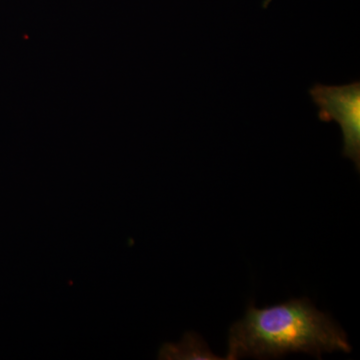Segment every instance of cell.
Returning a JSON list of instances; mask_svg holds the SVG:
<instances>
[{"label": "cell", "instance_id": "obj_1", "mask_svg": "<svg viewBox=\"0 0 360 360\" xmlns=\"http://www.w3.org/2000/svg\"><path fill=\"white\" fill-rule=\"evenodd\" d=\"M352 348L343 329L328 314L307 298H298L260 309L251 302L245 316L229 329L224 359H279L291 352L321 359L323 354H349Z\"/></svg>", "mask_w": 360, "mask_h": 360}, {"label": "cell", "instance_id": "obj_3", "mask_svg": "<svg viewBox=\"0 0 360 360\" xmlns=\"http://www.w3.org/2000/svg\"><path fill=\"white\" fill-rule=\"evenodd\" d=\"M158 359L167 360H220L213 354L205 340L198 333H187L179 343H165Z\"/></svg>", "mask_w": 360, "mask_h": 360}, {"label": "cell", "instance_id": "obj_2", "mask_svg": "<svg viewBox=\"0 0 360 360\" xmlns=\"http://www.w3.org/2000/svg\"><path fill=\"white\" fill-rule=\"evenodd\" d=\"M312 101L319 108L321 122H335L343 135L342 155L354 161L360 172V82L349 84H316L309 89Z\"/></svg>", "mask_w": 360, "mask_h": 360}]
</instances>
